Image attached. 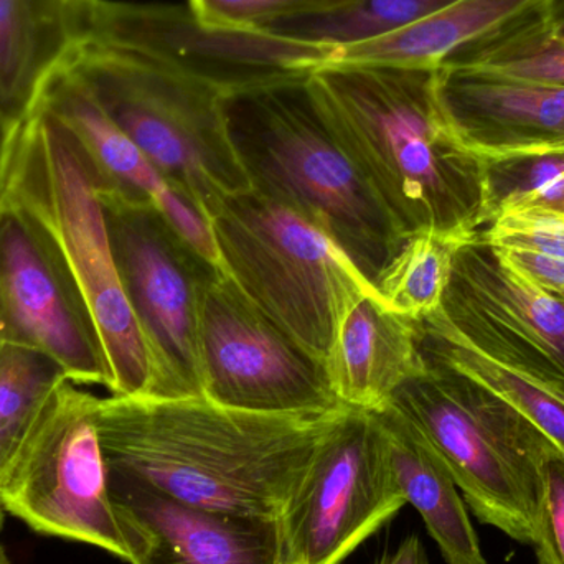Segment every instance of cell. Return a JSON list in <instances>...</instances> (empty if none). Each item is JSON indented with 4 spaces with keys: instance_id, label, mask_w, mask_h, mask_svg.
Here are the masks:
<instances>
[{
    "instance_id": "cell-1",
    "label": "cell",
    "mask_w": 564,
    "mask_h": 564,
    "mask_svg": "<svg viewBox=\"0 0 564 564\" xmlns=\"http://www.w3.org/2000/svg\"><path fill=\"white\" fill-rule=\"evenodd\" d=\"M348 408L268 414L207 398L98 397L109 479L212 512L281 519Z\"/></svg>"
},
{
    "instance_id": "cell-2",
    "label": "cell",
    "mask_w": 564,
    "mask_h": 564,
    "mask_svg": "<svg viewBox=\"0 0 564 564\" xmlns=\"http://www.w3.org/2000/svg\"><path fill=\"white\" fill-rule=\"evenodd\" d=\"M312 88L341 151L404 241L476 237L492 218L487 164L444 118L433 69L327 63Z\"/></svg>"
},
{
    "instance_id": "cell-3",
    "label": "cell",
    "mask_w": 564,
    "mask_h": 564,
    "mask_svg": "<svg viewBox=\"0 0 564 564\" xmlns=\"http://www.w3.org/2000/svg\"><path fill=\"white\" fill-rule=\"evenodd\" d=\"M221 102L251 191L330 238L375 288L406 241L341 151L311 75L227 93Z\"/></svg>"
},
{
    "instance_id": "cell-4",
    "label": "cell",
    "mask_w": 564,
    "mask_h": 564,
    "mask_svg": "<svg viewBox=\"0 0 564 564\" xmlns=\"http://www.w3.org/2000/svg\"><path fill=\"white\" fill-rule=\"evenodd\" d=\"M99 187L85 149L48 109L39 106L17 128L0 195L42 227L82 291L111 365V394L151 397V360L116 270Z\"/></svg>"
},
{
    "instance_id": "cell-5",
    "label": "cell",
    "mask_w": 564,
    "mask_h": 564,
    "mask_svg": "<svg viewBox=\"0 0 564 564\" xmlns=\"http://www.w3.org/2000/svg\"><path fill=\"white\" fill-rule=\"evenodd\" d=\"M423 360L390 406L446 464L480 522L533 545L546 466L562 454L512 404L447 365Z\"/></svg>"
},
{
    "instance_id": "cell-6",
    "label": "cell",
    "mask_w": 564,
    "mask_h": 564,
    "mask_svg": "<svg viewBox=\"0 0 564 564\" xmlns=\"http://www.w3.org/2000/svg\"><path fill=\"white\" fill-rule=\"evenodd\" d=\"M66 68L208 221L228 198L251 191L228 132L224 93L99 46H83Z\"/></svg>"
},
{
    "instance_id": "cell-7",
    "label": "cell",
    "mask_w": 564,
    "mask_h": 564,
    "mask_svg": "<svg viewBox=\"0 0 564 564\" xmlns=\"http://www.w3.org/2000/svg\"><path fill=\"white\" fill-rule=\"evenodd\" d=\"M210 225L221 270L322 361L347 312L380 295L330 238L254 191L228 198Z\"/></svg>"
},
{
    "instance_id": "cell-8",
    "label": "cell",
    "mask_w": 564,
    "mask_h": 564,
    "mask_svg": "<svg viewBox=\"0 0 564 564\" xmlns=\"http://www.w3.org/2000/svg\"><path fill=\"white\" fill-rule=\"evenodd\" d=\"M98 397L69 378L59 381L19 459L0 486V500L40 535L85 543L129 564H142L149 540L116 502L95 421Z\"/></svg>"
},
{
    "instance_id": "cell-9",
    "label": "cell",
    "mask_w": 564,
    "mask_h": 564,
    "mask_svg": "<svg viewBox=\"0 0 564 564\" xmlns=\"http://www.w3.org/2000/svg\"><path fill=\"white\" fill-rule=\"evenodd\" d=\"M99 200L122 291L151 360V397H204L202 302L220 268L200 257L154 204L101 187Z\"/></svg>"
},
{
    "instance_id": "cell-10",
    "label": "cell",
    "mask_w": 564,
    "mask_h": 564,
    "mask_svg": "<svg viewBox=\"0 0 564 564\" xmlns=\"http://www.w3.org/2000/svg\"><path fill=\"white\" fill-rule=\"evenodd\" d=\"M83 35L85 45L138 56L224 95L312 75L335 52L267 30L215 25L188 7L119 0H86Z\"/></svg>"
},
{
    "instance_id": "cell-11",
    "label": "cell",
    "mask_w": 564,
    "mask_h": 564,
    "mask_svg": "<svg viewBox=\"0 0 564 564\" xmlns=\"http://www.w3.org/2000/svg\"><path fill=\"white\" fill-rule=\"evenodd\" d=\"M204 398L268 414L345 410L327 367L268 317L224 270L205 291L200 311Z\"/></svg>"
},
{
    "instance_id": "cell-12",
    "label": "cell",
    "mask_w": 564,
    "mask_h": 564,
    "mask_svg": "<svg viewBox=\"0 0 564 564\" xmlns=\"http://www.w3.org/2000/svg\"><path fill=\"white\" fill-rule=\"evenodd\" d=\"M387 437L348 408L281 517L289 564H341L406 506Z\"/></svg>"
},
{
    "instance_id": "cell-13",
    "label": "cell",
    "mask_w": 564,
    "mask_h": 564,
    "mask_svg": "<svg viewBox=\"0 0 564 564\" xmlns=\"http://www.w3.org/2000/svg\"><path fill=\"white\" fill-rule=\"evenodd\" d=\"M0 344L55 360L79 387L115 391L98 325L45 231L0 195Z\"/></svg>"
},
{
    "instance_id": "cell-14",
    "label": "cell",
    "mask_w": 564,
    "mask_h": 564,
    "mask_svg": "<svg viewBox=\"0 0 564 564\" xmlns=\"http://www.w3.org/2000/svg\"><path fill=\"white\" fill-rule=\"evenodd\" d=\"M420 350L529 417L564 457V367L459 292L421 318Z\"/></svg>"
},
{
    "instance_id": "cell-15",
    "label": "cell",
    "mask_w": 564,
    "mask_h": 564,
    "mask_svg": "<svg viewBox=\"0 0 564 564\" xmlns=\"http://www.w3.org/2000/svg\"><path fill=\"white\" fill-rule=\"evenodd\" d=\"M434 91L460 144L487 164L564 155V86L449 65L434 69Z\"/></svg>"
},
{
    "instance_id": "cell-16",
    "label": "cell",
    "mask_w": 564,
    "mask_h": 564,
    "mask_svg": "<svg viewBox=\"0 0 564 564\" xmlns=\"http://www.w3.org/2000/svg\"><path fill=\"white\" fill-rule=\"evenodd\" d=\"M148 535L142 564H289L281 519L212 512L109 479Z\"/></svg>"
},
{
    "instance_id": "cell-17",
    "label": "cell",
    "mask_w": 564,
    "mask_h": 564,
    "mask_svg": "<svg viewBox=\"0 0 564 564\" xmlns=\"http://www.w3.org/2000/svg\"><path fill=\"white\" fill-rule=\"evenodd\" d=\"M564 0H456L383 39L335 50L330 63L440 69L459 65L510 33L552 15Z\"/></svg>"
},
{
    "instance_id": "cell-18",
    "label": "cell",
    "mask_w": 564,
    "mask_h": 564,
    "mask_svg": "<svg viewBox=\"0 0 564 564\" xmlns=\"http://www.w3.org/2000/svg\"><path fill=\"white\" fill-rule=\"evenodd\" d=\"M325 367L344 406L380 413L423 370L420 322L394 312L380 295H365L341 321Z\"/></svg>"
},
{
    "instance_id": "cell-19",
    "label": "cell",
    "mask_w": 564,
    "mask_h": 564,
    "mask_svg": "<svg viewBox=\"0 0 564 564\" xmlns=\"http://www.w3.org/2000/svg\"><path fill=\"white\" fill-rule=\"evenodd\" d=\"M86 0H0V116L20 126L85 46Z\"/></svg>"
},
{
    "instance_id": "cell-20",
    "label": "cell",
    "mask_w": 564,
    "mask_h": 564,
    "mask_svg": "<svg viewBox=\"0 0 564 564\" xmlns=\"http://www.w3.org/2000/svg\"><path fill=\"white\" fill-rule=\"evenodd\" d=\"M406 502L420 513L447 564H489L446 464L393 408L373 413Z\"/></svg>"
},
{
    "instance_id": "cell-21",
    "label": "cell",
    "mask_w": 564,
    "mask_h": 564,
    "mask_svg": "<svg viewBox=\"0 0 564 564\" xmlns=\"http://www.w3.org/2000/svg\"><path fill=\"white\" fill-rule=\"evenodd\" d=\"M447 285L564 367V301L500 261L477 235L454 254Z\"/></svg>"
},
{
    "instance_id": "cell-22",
    "label": "cell",
    "mask_w": 564,
    "mask_h": 564,
    "mask_svg": "<svg viewBox=\"0 0 564 564\" xmlns=\"http://www.w3.org/2000/svg\"><path fill=\"white\" fill-rule=\"evenodd\" d=\"M40 106L78 139L98 174L101 191L158 208L164 205L172 194L167 182L68 68L53 78Z\"/></svg>"
},
{
    "instance_id": "cell-23",
    "label": "cell",
    "mask_w": 564,
    "mask_h": 564,
    "mask_svg": "<svg viewBox=\"0 0 564 564\" xmlns=\"http://www.w3.org/2000/svg\"><path fill=\"white\" fill-rule=\"evenodd\" d=\"M456 0H347L318 12L278 20L267 32L332 50L400 32Z\"/></svg>"
},
{
    "instance_id": "cell-24",
    "label": "cell",
    "mask_w": 564,
    "mask_h": 564,
    "mask_svg": "<svg viewBox=\"0 0 564 564\" xmlns=\"http://www.w3.org/2000/svg\"><path fill=\"white\" fill-rule=\"evenodd\" d=\"M65 378V370L46 355L0 344V486Z\"/></svg>"
},
{
    "instance_id": "cell-25",
    "label": "cell",
    "mask_w": 564,
    "mask_h": 564,
    "mask_svg": "<svg viewBox=\"0 0 564 564\" xmlns=\"http://www.w3.org/2000/svg\"><path fill=\"white\" fill-rule=\"evenodd\" d=\"M476 237L424 231L408 238L375 285L378 294L394 312L414 321L427 317L441 307L454 254Z\"/></svg>"
},
{
    "instance_id": "cell-26",
    "label": "cell",
    "mask_w": 564,
    "mask_h": 564,
    "mask_svg": "<svg viewBox=\"0 0 564 564\" xmlns=\"http://www.w3.org/2000/svg\"><path fill=\"white\" fill-rule=\"evenodd\" d=\"M459 65L564 86V39L553 30L546 17L510 33Z\"/></svg>"
},
{
    "instance_id": "cell-27",
    "label": "cell",
    "mask_w": 564,
    "mask_h": 564,
    "mask_svg": "<svg viewBox=\"0 0 564 564\" xmlns=\"http://www.w3.org/2000/svg\"><path fill=\"white\" fill-rule=\"evenodd\" d=\"M479 237L494 248H525L564 257V212L542 207L499 212Z\"/></svg>"
},
{
    "instance_id": "cell-28",
    "label": "cell",
    "mask_w": 564,
    "mask_h": 564,
    "mask_svg": "<svg viewBox=\"0 0 564 564\" xmlns=\"http://www.w3.org/2000/svg\"><path fill=\"white\" fill-rule=\"evenodd\" d=\"M347 0H188V9L208 23L235 29H264L291 17L318 12Z\"/></svg>"
},
{
    "instance_id": "cell-29",
    "label": "cell",
    "mask_w": 564,
    "mask_h": 564,
    "mask_svg": "<svg viewBox=\"0 0 564 564\" xmlns=\"http://www.w3.org/2000/svg\"><path fill=\"white\" fill-rule=\"evenodd\" d=\"M536 556L542 564H564V457L546 466L545 492L536 525Z\"/></svg>"
},
{
    "instance_id": "cell-30",
    "label": "cell",
    "mask_w": 564,
    "mask_h": 564,
    "mask_svg": "<svg viewBox=\"0 0 564 564\" xmlns=\"http://www.w3.org/2000/svg\"><path fill=\"white\" fill-rule=\"evenodd\" d=\"M490 250L500 261L564 301V257L525 248L490 247Z\"/></svg>"
},
{
    "instance_id": "cell-31",
    "label": "cell",
    "mask_w": 564,
    "mask_h": 564,
    "mask_svg": "<svg viewBox=\"0 0 564 564\" xmlns=\"http://www.w3.org/2000/svg\"><path fill=\"white\" fill-rule=\"evenodd\" d=\"M373 564H431L416 535L408 536L394 552H387Z\"/></svg>"
},
{
    "instance_id": "cell-32",
    "label": "cell",
    "mask_w": 564,
    "mask_h": 564,
    "mask_svg": "<svg viewBox=\"0 0 564 564\" xmlns=\"http://www.w3.org/2000/svg\"><path fill=\"white\" fill-rule=\"evenodd\" d=\"M19 126L10 124L0 116V194H2L3 178H6L7 164L12 151L13 138Z\"/></svg>"
},
{
    "instance_id": "cell-33",
    "label": "cell",
    "mask_w": 564,
    "mask_h": 564,
    "mask_svg": "<svg viewBox=\"0 0 564 564\" xmlns=\"http://www.w3.org/2000/svg\"><path fill=\"white\" fill-rule=\"evenodd\" d=\"M550 23H552L553 30L564 39V2L553 10L552 15H550Z\"/></svg>"
},
{
    "instance_id": "cell-34",
    "label": "cell",
    "mask_w": 564,
    "mask_h": 564,
    "mask_svg": "<svg viewBox=\"0 0 564 564\" xmlns=\"http://www.w3.org/2000/svg\"><path fill=\"white\" fill-rule=\"evenodd\" d=\"M0 564H12L10 563L9 555H7L6 549L0 545Z\"/></svg>"
},
{
    "instance_id": "cell-35",
    "label": "cell",
    "mask_w": 564,
    "mask_h": 564,
    "mask_svg": "<svg viewBox=\"0 0 564 564\" xmlns=\"http://www.w3.org/2000/svg\"><path fill=\"white\" fill-rule=\"evenodd\" d=\"M6 509H3L2 500H0V533L3 530V523H6Z\"/></svg>"
}]
</instances>
